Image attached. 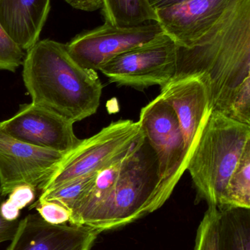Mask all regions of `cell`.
I'll return each mask as SVG.
<instances>
[{
  "label": "cell",
  "mask_w": 250,
  "mask_h": 250,
  "mask_svg": "<svg viewBox=\"0 0 250 250\" xmlns=\"http://www.w3.org/2000/svg\"><path fill=\"white\" fill-rule=\"evenodd\" d=\"M191 76L205 83L212 111L250 125V0H232L200 39L176 45L172 80Z\"/></svg>",
  "instance_id": "1"
},
{
  "label": "cell",
  "mask_w": 250,
  "mask_h": 250,
  "mask_svg": "<svg viewBox=\"0 0 250 250\" xmlns=\"http://www.w3.org/2000/svg\"><path fill=\"white\" fill-rule=\"evenodd\" d=\"M22 65L23 83L32 104L73 123L98 111L103 89L99 76L78 64L66 44L38 41L26 51Z\"/></svg>",
  "instance_id": "2"
},
{
  "label": "cell",
  "mask_w": 250,
  "mask_h": 250,
  "mask_svg": "<svg viewBox=\"0 0 250 250\" xmlns=\"http://www.w3.org/2000/svg\"><path fill=\"white\" fill-rule=\"evenodd\" d=\"M165 203L159 192L157 157L142 132L128 152L110 190L78 226L101 233L114 230L157 211Z\"/></svg>",
  "instance_id": "3"
},
{
  "label": "cell",
  "mask_w": 250,
  "mask_h": 250,
  "mask_svg": "<svg viewBox=\"0 0 250 250\" xmlns=\"http://www.w3.org/2000/svg\"><path fill=\"white\" fill-rule=\"evenodd\" d=\"M250 145V125L211 111L186 170L196 192L195 204L218 208L230 176Z\"/></svg>",
  "instance_id": "4"
},
{
  "label": "cell",
  "mask_w": 250,
  "mask_h": 250,
  "mask_svg": "<svg viewBox=\"0 0 250 250\" xmlns=\"http://www.w3.org/2000/svg\"><path fill=\"white\" fill-rule=\"evenodd\" d=\"M142 134L138 122L120 120L101 129L65 156L40 190L54 189L82 176L98 173L126 154Z\"/></svg>",
  "instance_id": "5"
},
{
  "label": "cell",
  "mask_w": 250,
  "mask_h": 250,
  "mask_svg": "<svg viewBox=\"0 0 250 250\" xmlns=\"http://www.w3.org/2000/svg\"><path fill=\"white\" fill-rule=\"evenodd\" d=\"M176 59V42L164 32L114 57L99 71L118 86L139 91L161 88L174 77Z\"/></svg>",
  "instance_id": "6"
},
{
  "label": "cell",
  "mask_w": 250,
  "mask_h": 250,
  "mask_svg": "<svg viewBox=\"0 0 250 250\" xmlns=\"http://www.w3.org/2000/svg\"><path fill=\"white\" fill-rule=\"evenodd\" d=\"M138 123L155 152L160 195L167 202L186 170L184 141L177 117L159 95L141 109Z\"/></svg>",
  "instance_id": "7"
},
{
  "label": "cell",
  "mask_w": 250,
  "mask_h": 250,
  "mask_svg": "<svg viewBox=\"0 0 250 250\" xmlns=\"http://www.w3.org/2000/svg\"><path fill=\"white\" fill-rule=\"evenodd\" d=\"M158 22L135 27H117L108 23L76 35L66 44L78 64L97 71L119 54L142 45L164 33Z\"/></svg>",
  "instance_id": "8"
},
{
  "label": "cell",
  "mask_w": 250,
  "mask_h": 250,
  "mask_svg": "<svg viewBox=\"0 0 250 250\" xmlns=\"http://www.w3.org/2000/svg\"><path fill=\"white\" fill-rule=\"evenodd\" d=\"M66 154L22 142L0 129V196L20 185L41 189Z\"/></svg>",
  "instance_id": "9"
},
{
  "label": "cell",
  "mask_w": 250,
  "mask_h": 250,
  "mask_svg": "<svg viewBox=\"0 0 250 250\" xmlns=\"http://www.w3.org/2000/svg\"><path fill=\"white\" fill-rule=\"evenodd\" d=\"M74 123L35 104H23L8 120L0 122V129L22 142L47 149L68 153L82 139L75 135Z\"/></svg>",
  "instance_id": "10"
},
{
  "label": "cell",
  "mask_w": 250,
  "mask_h": 250,
  "mask_svg": "<svg viewBox=\"0 0 250 250\" xmlns=\"http://www.w3.org/2000/svg\"><path fill=\"white\" fill-rule=\"evenodd\" d=\"M160 97L175 111L185 146L186 165L198 145L212 108L208 89L198 77L173 79L161 87Z\"/></svg>",
  "instance_id": "11"
},
{
  "label": "cell",
  "mask_w": 250,
  "mask_h": 250,
  "mask_svg": "<svg viewBox=\"0 0 250 250\" xmlns=\"http://www.w3.org/2000/svg\"><path fill=\"white\" fill-rule=\"evenodd\" d=\"M101 232L88 226L53 225L38 214L19 222L7 250H91Z\"/></svg>",
  "instance_id": "12"
},
{
  "label": "cell",
  "mask_w": 250,
  "mask_h": 250,
  "mask_svg": "<svg viewBox=\"0 0 250 250\" xmlns=\"http://www.w3.org/2000/svg\"><path fill=\"white\" fill-rule=\"evenodd\" d=\"M232 0H187L156 10L157 22L179 46H188L205 35Z\"/></svg>",
  "instance_id": "13"
},
{
  "label": "cell",
  "mask_w": 250,
  "mask_h": 250,
  "mask_svg": "<svg viewBox=\"0 0 250 250\" xmlns=\"http://www.w3.org/2000/svg\"><path fill=\"white\" fill-rule=\"evenodd\" d=\"M50 2L51 0H0V23L23 51L39 41Z\"/></svg>",
  "instance_id": "14"
},
{
  "label": "cell",
  "mask_w": 250,
  "mask_h": 250,
  "mask_svg": "<svg viewBox=\"0 0 250 250\" xmlns=\"http://www.w3.org/2000/svg\"><path fill=\"white\" fill-rule=\"evenodd\" d=\"M106 23L117 27H135L157 22L156 10L148 0H98Z\"/></svg>",
  "instance_id": "15"
},
{
  "label": "cell",
  "mask_w": 250,
  "mask_h": 250,
  "mask_svg": "<svg viewBox=\"0 0 250 250\" xmlns=\"http://www.w3.org/2000/svg\"><path fill=\"white\" fill-rule=\"evenodd\" d=\"M220 211V250H250V208Z\"/></svg>",
  "instance_id": "16"
},
{
  "label": "cell",
  "mask_w": 250,
  "mask_h": 250,
  "mask_svg": "<svg viewBox=\"0 0 250 250\" xmlns=\"http://www.w3.org/2000/svg\"><path fill=\"white\" fill-rule=\"evenodd\" d=\"M250 208V145L229 179L219 209Z\"/></svg>",
  "instance_id": "17"
},
{
  "label": "cell",
  "mask_w": 250,
  "mask_h": 250,
  "mask_svg": "<svg viewBox=\"0 0 250 250\" xmlns=\"http://www.w3.org/2000/svg\"><path fill=\"white\" fill-rule=\"evenodd\" d=\"M96 173L82 176L66 182L54 189L41 192L38 201H53L63 206L70 211L79 200L92 186Z\"/></svg>",
  "instance_id": "18"
},
{
  "label": "cell",
  "mask_w": 250,
  "mask_h": 250,
  "mask_svg": "<svg viewBox=\"0 0 250 250\" xmlns=\"http://www.w3.org/2000/svg\"><path fill=\"white\" fill-rule=\"evenodd\" d=\"M220 211L216 206H208L197 230L194 250H220Z\"/></svg>",
  "instance_id": "19"
},
{
  "label": "cell",
  "mask_w": 250,
  "mask_h": 250,
  "mask_svg": "<svg viewBox=\"0 0 250 250\" xmlns=\"http://www.w3.org/2000/svg\"><path fill=\"white\" fill-rule=\"evenodd\" d=\"M35 190L36 189L30 185H20L14 188L9 194L8 199L0 204L2 217L10 221L17 220L21 210L35 201Z\"/></svg>",
  "instance_id": "20"
},
{
  "label": "cell",
  "mask_w": 250,
  "mask_h": 250,
  "mask_svg": "<svg viewBox=\"0 0 250 250\" xmlns=\"http://www.w3.org/2000/svg\"><path fill=\"white\" fill-rule=\"evenodd\" d=\"M26 53L10 38L0 23V70L15 72L23 64Z\"/></svg>",
  "instance_id": "21"
},
{
  "label": "cell",
  "mask_w": 250,
  "mask_h": 250,
  "mask_svg": "<svg viewBox=\"0 0 250 250\" xmlns=\"http://www.w3.org/2000/svg\"><path fill=\"white\" fill-rule=\"evenodd\" d=\"M47 223L53 225L69 223L70 211L68 208L53 201H37L31 206Z\"/></svg>",
  "instance_id": "22"
},
{
  "label": "cell",
  "mask_w": 250,
  "mask_h": 250,
  "mask_svg": "<svg viewBox=\"0 0 250 250\" xmlns=\"http://www.w3.org/2000/svg\"><path fill=\"white\" fill-rule=\"evenodd\" d=\"M1 197L0 196V204L2 202ZM19 222L20 220L10 221L6 220L0 212V243L11 241L13 239L19 228Z\"/></svg>",
  "instance_id": "23"
},
{
  "label": "cell",
  "mask_w": 250,
  "mask_h": 250,
  "mask_svg": "<svg viewBox=\"0 0 250 250\" xmlns=\"http://www.w3.org/2000/svg\"><path fill=\"white\" fill-rule=\"evenodd\" d=\"M148 1L153 8L157 10L164 7H170L187 0H148Z\"/></svg>",
  "instance_id": "24"
}]
</instances>
